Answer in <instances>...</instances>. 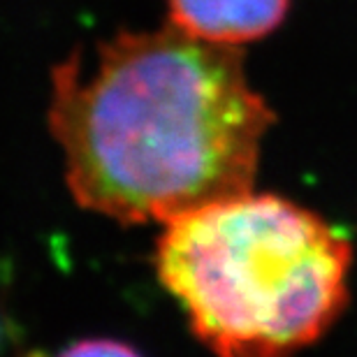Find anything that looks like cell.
<instances>
[{"instance_id": "cell-2", "label": "cell", "mask_w": 357, "mask_h": 357, "mask_svg": "<svg viewBox=\"0 0 357 357\" xmlns=\"http://www.w3.org/2000/svg\"><path fill=\"white\" fill-rule=\"evenodd\" d=\"M153 265L216 357H290L344 313L351 244L306 206L246 190L162 225Z\"/></svg>"}, {"instance_id": "cell-5", "label": "cell", "mask_w": 357, "mask_h": 357, "mask_svg": "<svg viewBox=\"0 0 357 357\" xmlns=\"http://www.w3.org/2000/svg\"><path fill=\"white\" fill-rule=\"evenodd\" d=\"M3 297H0V339H3V332H5V327H7V316H3Z\"/></svg>"}, {"instance_id": "cell-1", "label": "cell", "mask_w": 357, "mask_h": 357, "mask_svg": "<svg viewBox=\"0 0 357 357\" xmlns=\"http://www.w3.org/2000/svg\"><path fill=\"white\" fill-rule=\"evenodd\" d=\"M49 130L75 202L116 223L165 225L253 190L276 121L239 47L167 24L100 42L54 68Z\"/></svg>"}, {"instance_id": "cell-4", "label": "cell", "mask_w": 357, "mask_h": 357, "mask_svg": "<svg viewBox=\"0 0 357 357\" xmlns=\"http://www.w3.org/2000/svg\"><path fill=\"white\" fill-rule=\"evenodd\" d=\"M59 357H142L132 346L116 339H82Z\"/></svg>"}, {"instance_id": "cell-3", "label": "cell", "mask_w": 357, "mask_h": 357, "mask_svg": "<svg viewBox=\"0 0 357 357\" xmlns=\"http://www.w3.org/2000/svg\"><path fill=\"white\" fill-rule=\"evenodd\" d=\"M288 7L290 0H167V24L204 42L241 47L274 33Z\"/></svg>"}]
</instances>
